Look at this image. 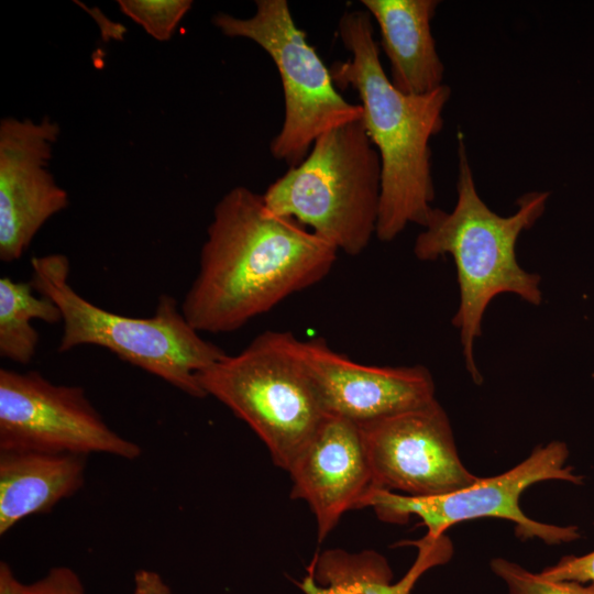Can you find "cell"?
I'll use <instances>...</instances> for the list:
<instances>
[{
	"mask_svg": "<svg viewBox=\"0 0 594 594\" xmlns=\"http://www.w3.org/2000/svg\"><path fill=\"white\" fill-rule=\"evenodd\" d=\"M338 252L295 219L271 211L262 195L234 187L213 208L180 309L198 332H234L321 282Z\"/></svg>",
	"mask_w": 594,
	"mask_h": 594,
	"instance_id": "1",
	"label": "cell"
},
{
	"mask_svg": "<svg viewBox=\"0 0 594 594\" xmlns=\"http://www.w3.org/2000/svg\"><path fill=\"white\" fill-rule=\"evenodd\" d=\"M338 35L350 53L330 67L337 87L352 88L363 123L381 160V198L376 237L393 241L409 223L425 227L433 209L430 140L443 127L451 89L442 85L426 95L399 91L386 75L367 11H345Z\"/></svg>",
	"mask_w": 594,
	"mask_h": 594,
	"instance_id": "2",
	"label": "cell"
},
{
	"mask_svg": "<svg viewBox=\"0 0 594 594\" xmlns=\"http://www.w3.org/2000/svg\"><path fill=\"white\" fill-rule=\"evenodd\" d=\"M119 8L157 41H168L191 9L190 0H119Z\"/></svg>",
	"mask_w": 594,
	"mask_h": 594,
	"instance_id": "18",
	"label": "cell"
},
{
	"mask_svg": "<svg viewBox=\"0 0 594 594\" xmlns=\"http://www.w3.org/2000/svg\"><path fill=\"white\" fill-rule=\"evenodd\" d=\"M31 268L33 288L53 300L62 315L58 352L100 346L189 396L206 397L198 373L227 352L199 334L173 296L161 295L151 317H131L78 294L69 283L70 264L64 254L34 256Z\"/></svg>",
	"mask_w": 594,
	"mask_h": 594,
	"instance_id": "4",
	"label": "cell"
},
{
	"mask_svg": "<svg viewBox=\"0 0 594 594\" xmlns=\"http://www.w3.org/2000/svg\"><path fill=\"white\" fill-rule=\"evenodd\" d=\"M360 427L376 490L437 496L479 479L462 463L448 415L437 399Z\"/></svg>",
	"mask_w": 594,
	"mask_h": 594,
	"instance_id": "10",
	"label": "cell"
},
{
	"mask_svg": "<svg viewBox=\"0 0 594 594\" xmlns=\"http://www.w3.org/2000/svg\"><path fill=\"white\" fill-rule=\"evenodd\" d=\"M0 451H36L135 460L134 441L116 432L85 389L61 385L35 371L0 370Z\"/></svg>",
	"mask_w": 594,
	"mask_h": 594,
	"instance_id": "9",
	"label": "cell"
},
{
	"mask_svg": "<svg viewBox=\"0 0 594 594\" xmlns=\"http://www.w3.org/2000/svg\"><path fill=\"white\" fill-rule=\"evenodd\" d=\"M491 569L505 583L506 594H594L592 582L550 580L504 558L493 559Z\"/></svg>",
	"mask_w": 594,
	"mask_h": 594,
	"instance_id": "19",
	"label": "cell"
},
{
	"mask_svg": "<svg viewBox=\"0 0 594 594\" xmlns=\"http://www.w3.org/2000/svg\"><path fill=\"white\" fill-rule=\"evenodd\" d=\"M62 322L58 307L35 292L30 282L0 278V355L19 363H30L37 349L38 333L32 320Z\"/></svg>",
	"mask_w": 594,
	"mask_h": 594,
	"instance_id": "17",
	"label": "cell"
},
{
	"mask_svg": "<svg viewBox=\"0 0 594 594\" xmlns=\"http://www.w3.org/2000/svg\"><path fill=\"white\" fill-rule=\"evenodd\" d=\"M288 473L290 496L309 505L320 542L346 512L362 509L363 499L374 488L360 425L334 416L326 418Z\"/></svg>",
	"mask_w": 594,
	"mask_h": 594,
	"instance_id": "13",
	"label": "cell"
},
{
	"mask_svg": "<svg viewBox=\"0 0 594 594\" xmlns=\"http://www.w3.org/2000/svg\"><path fill=\"white\" fill-rule=\"evenodd\" d=\"M540 574L556 581L594 583V550L582 556H564Z\"/></svg>",
	"mask_w": 594,
	"mask_h": 594,
	"instance_id": "21",
	"label": "cell"
},
{
	"mask_svg": "<svg viewBox=\"0 0 594 594\" xmlns=\"http://www.w3.org/2000/svg\"><path fill=\"white\" fill-rule=\"evenodd\" d=\"M255 8L244 19L216 13L212 23L229 37L256 43L274 62L283 87L284 120L270 150L290 167L307 156L322 133L363 119V109L341 96L286 0H256Z\"/></svg>",
	"mask_w": 594,
	"mask_h": 594,
	"instance_id": "7",
	"label": "cell"
},
{
	"mask_svg": "<svg viewBox=\"0 0 594 594\" xmlns=\"http://www.w3.org/2000/svg\"><path fill=\"white\" fill-rule=\"evenodd\" d=\"M20 594H86V592L76 572L66 566H58L31 584L21 583Z\"/></svg>",
	"mask_w": 594,
	"mask_h": 594,
	"instance_id": "20",
	"label": "cell"
},
{
	"mask_svg": "<svg viewBox=\"0 0 594 594\" xmlns=\"http://www.w3.org/2000/svg\"><path fill=\"white\" fill-rule=\"evenodd\" d=\"M59 125L4 118L0 122V260L18 261L43 224L69 205L48 170Z\"/></svg>",
	"mask_w": 594,
	"mask_h": 594,
	"instance_id": "11",
	"label": "cell"
},
{
	"mask_svg": "<svg viewBox=\"0 0 594 594\" xmlns=\"http://www.w3.org/2000/svg\"><path fill=\"white\" fill-rule=\"evenodd\" d=\"M133 594H172V591L157 572L139 570L134 574Z\"/></svg>",
	"mask_w": 594,
	"mask_h": 594,
	"instance_id": "22",
	"label": "cell"
},
{
	"mask_svg": "<svg viewBox=\"0 0 594 594\" xmlns=\"http://www.w3.org/2000/svg\"><path fill=\"white\" fill-rule=\"evenodd\" d=\"M21 583L15 578L9 564L0 563V594H20Z\"/></svg>",
	"mask_w": 594,
	"mask_h": 594,
	"instance_id": "23",
	"label": "cell"
},
{
	"mask_svg": "<svg viewBox=\"0 0 594 594\" xmlns=\"http://www.w3.org/2000/svg\"><path fill=\"white\" fill-rule=\"evenodd\" d=\"M409 543L417 548V557L397 582L386 558L374 550L328 549L315 554L308 574L297 584L305 594H410L424 573L450 560L453 547L446 535H425Z\"/></svg>",
	"mask_w": 594,
	"mask_h": 594,
	"instance_id": "15",
	"label": "cell"
},
{
	"mask_svg": "<svg viewBox=\"0 0 594 594\" xmlns=\"http://www.w3.org/2000/svg\"><path fill=\"white\" fill-rule=\"evenodd\" d=\"M262 197L271 211L295 219L339 252L361 254L376 234L381 198V160L363 120L319 135Z\"/></svg>",
	"mask_w": 594,
	"mask_h": 594,
	"instance_id": "5",
	"label": "cell"
},
{
	"mask_svg": "<svg viewBox=\"0 0 594 594\" xmlns=\"http://www.w3.org/2000/svg\"><path fill=\"white\" fill-rule=\"evenodd\" d=\"M457 204L447 212L433 208L415 240L419 261L451 255L460 287V305L452 319L459 329L465 367L473 381L482 382L474 343L482 333L484 312L493 298L512 293L531 305H540V276L525 271L516 257L520 233L543 215L549 191H529L510 216H499L480 197L463 138L458 143Z\"/></svg>",
	"mask_w": 594,
	"mask_h": 594,
	"instance_id": "3",
	"label": "cell"
},
{
	"mask_svg": "<svg viewBox=\"0 0 594 594\" xmlns=\"http://www.w3.org/2000/svg\"><path fill=\"white\" fill-rule=\"evenodd\" d=\"M87 459L69 453L0 451V535L76 494L85 483Z\"/></svg>",
	"mask_w": 594,
	"mask_h": 594,
	"instance_id": "16",
	"label": "cell"
},
{
	"mask_svg": "<svg viewBox=\"0 0 594 594\" xmlns=\"http://www.w3.org/2000/svg\"><path fill=\"white\" fill-rule=\"evenodd\" d=\"M297 341L289 331L267 330L198 373L205 395L243 420L287 472L328 417Z\"/></svg>",
	"mask_w": 594,
	"mask_h": 594,
	"instance_id": "6",
	"label": "cell"
},
{
	"mask_svg": "<svg viewBox=\"0 0 594 594\" xmlns=\"http://www.w3.org/2000/svg\"><path fill=\"white\" fill-rule=\"evenodd\" d=\"M361 3L380 29L395 88L408 95H426L444 85V66L431 32L439 1L362 0Z\"/></svg>",
	"mask_w": 594,
	"mask_h": 594,
	"instance_id": "14",
	"label": "cell"
},
{
	"mask_svg": "<svg viewBox=\"0 0 594 594\" xmlns=\"http://www.w3.org/2000/svg\"><path fill=\"white\" fill-rule=\"evenodd\" d=\"M568 446L559 440L534 448L522 462L492 477H479L472 484L444 495L408 496L384 490H372L362 508H372L377 518L405 524L418 517L430 537L446 535L453 525L479 518H499L514 524L515 535L538 538L547 544H562L581 538L578 526H557L529 518L519 506L524 491L543 481L583 484L584 477L568 465Z\"/></svg>",
	"mask_w": 594,
	"mask_h": 594,
	"instance_id": "8",
	"label": "cell"
},
{
	"mask_svg": "<svg viewBox=\"0 0 594 594\" xmlns=\"http://www.w3.org/2000/svg\"><path fill=\"white\" fill-rule=\"evenodd\" d=\"M299 358L328 416L358 425L435 400V382L422 365H365L331 349L324 339H298Z\"/></svg>",
	"mask_w": 594,
	"mask_h": 594,
	"instance_id": "12",
	"label": "cell"
}]
</instances>
